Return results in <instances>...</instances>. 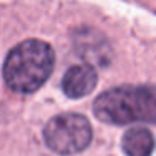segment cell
Wrapping results in <instances>:
<instances>
[{
    "label": "cell",
    "instance_id": "5b68a950",
    "mask_svg": "<svg viewBox=\"0 0 156 156\" xmlns=\"http://www.w3.org/2000/svg\"><path fill=\"white\" fill-rule=\"evenodd\" d=\"M96 84H98V74H96L94 67H91L87 64L72 66L64 74L62 91L69 98L79 99V98H84L89 92L94 91Z\"/></svg>",
    "mask_w": 156,
    "mask_h": 156
},
{
    "label": "cell",
    "instance_id": "277c9868",
    "mask_svg": "<svg viewBox=\"0 0 156 156\" xmlns=\"http://www.w3.org/2000/svg\"><path fill=\"white\" fill-rule=\"evenodd\" d=\"M72 45L86 64L94 67H106L112 61V47L102 32L94 27H77L72 32Z\"/></svg>",
    "mask_w": 156,
    "mask_h": 156
},
{
    "label": "cell",
    "instance_id": "3957f363",
    "mask_svg": "<svg viewBox=\"0 0 156 156\" xmlns=\"http://www.w3.org/2000/svg\"><path fill=\"white\" fill-rule=\"evenodd\" d=\"M47 146L59 154H76L89 146L92 139L91 122L81 114L64 112L54 116L44 129Z\"/></svg>",
    "mask_w": 156,
    "mask_h": 156
},
{
    "label": "cell",
    "instance_id": "8992f818",
    "mask_svg": "<svg viewBox=\"0 0 156 156\" xmlns=\"http://www.w3.org/2000/svg\"><path fill=\"white\" fill-rule=\"evenodd\" d=\"M121 144L126 156H151L154 138L144 128H131L124 133Z\"/></svg>",
    "mask_w": 156,
    "mask_h": 156
},
{
    "label": "cell",
    "instance_id": "7a4b0ae2",
    "mask_svg": "<svg viewBox=\"0 0 156 156\" xmlns=\"http://www.w3.org/2000/svg\"><path fill=\"white\" fill-rule=\"evenodd\" d=\"M94 114L108 124L156 122V86H119L94 101Z\"/></svg>",
    "mask_w": 156,
    "mask_h": 156
},
{
    "label": "cell",
    "instance_id": "6da1fadb",
    "mask_svg": "<svg viewBox=\"0 0 156 156\" xmlns=\"http://www.w3.org/2000/svg\"><path fill=\"white\" fill-rule=\"evenodd\" d=\"M54 51L44 41L29 39L10 51L4 64V79L12 91L30 94L49 79L54 69Z\"/></svg>",
    "mask_w": 156,
    "mask_h": 156
}]
</instances>
